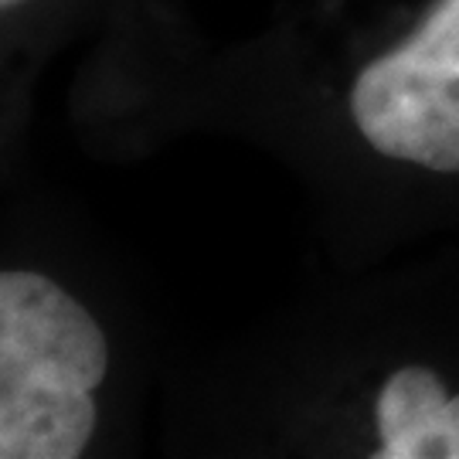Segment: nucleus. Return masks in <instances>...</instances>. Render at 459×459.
<instances>
[{"mask_svg": "<svg viewBox=\"0 0 459 459\" xmlns=\"http://www.w3.org/2000/svg\"><path fill=\"white\" fill-rule=\"evenodd\" d=\"M17 4H24V0H0V7H4V11H11V7H17Z\"/></svg>", "mask_w": 459, "mask_h": 459, "instance_id": "obj_2", "label": "nucleus"}, {"mask_svg": "<svg viewBox=\"0 0 459 459\" xmlns=\"http://www.w3.org/2000/svg\"><path fill=\"white\" fill-rule=\"evenodd\" d=\"M446 419H449V426H453V432H459V394H456V398H449V402H446Z\"/></svg>", "mask_w": 459, "mask_h": 459, "instance_id": "obj_1", "label": "nucleus"}]
</instances>
